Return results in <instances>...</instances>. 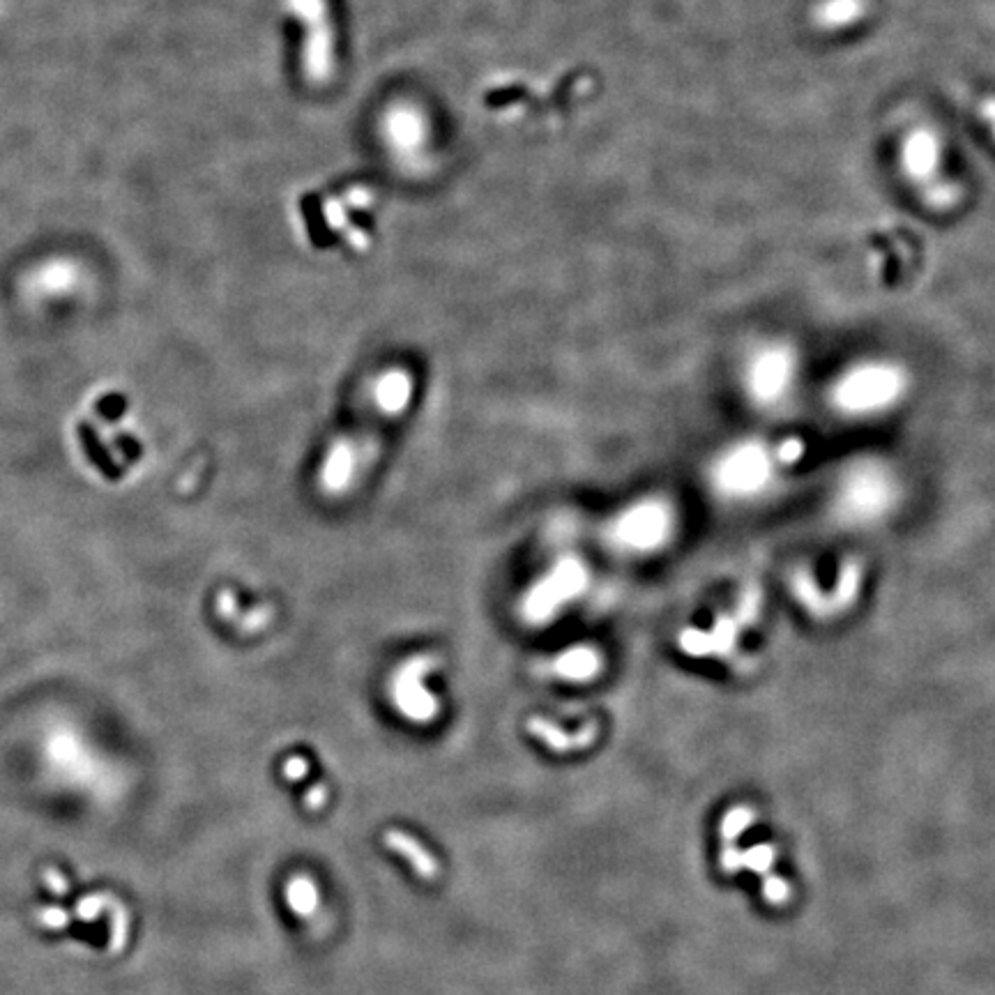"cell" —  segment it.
<instances>
[{
	"label": "cell",
	"mask_w": 995,
	"mask_h": 995,
	"mask_svg": "<svg viewBox=\"0 0 995 995\" xmlns=\"http://www.w3.org/2000/svg\"><path fill=\"white\" fill-rule=\"evenodd\" d=\"M899 477L885 461L862 459L850 463L834 486V512L848 526H873L899 503Z\"/></svg>",
	"instance_id": "cell-2"
},
{
	"label": "cell",
	"mask_w": 995,
	"mask_h": 995,
	"mask_svg": "<svg viewBox=\"0 0 995 995\" xmlns=\"http://www.w3.org/2000/svg\"><path fill=\"white\" fill-rule=\"evenodd\" d=\"M908 374L892 360H862L834 378L827 401L848 420H871L890 413L906 397Z\"/></svg>",
	"instance_id": "cell-1"
},
{
	"label": "cell",
	"mask_w": 995,
	"mask_h": 995,
	"mask_svg": "<svg viewBox=\"0 0 995 995\" xmlns=\"http://www.w3.org/2000/svg\"><path fill=\"white\" fill-rule=\"evenodd\" d=\"M288 901L300 915H311L318 908V892L311 880L298 878L288 887Z\"/></svg>",
	"instance_id": "cell-14"
},
{
	"label": "cell",
	"mask_w": 995,
	"mask_h": 995,
	"mask_svg": "<svg viewBox=\"0 0 995 995\" xmlns=\"http://www.w3.org/2000/svg\"><path fill=\"white\" fill-rule=\"evenodd\" d=\"M286 774L288 779H302L307 774V763L302 761V758H291V761L286 763Z\"/></svg>",
	"instance_id": "cell-15"
},
{
	"label": "cell",
	"mask_w": 995,
	"mask_h": 995,
	"mask_svg": "<svg viewBox=\"0 0 995 995\" xmlns=\"http://www.w3.org/2000/svg\"><path fill=\"white\" fill-rule=\"evenodd\" d=\"M774 477H777V454L758 440H747L726 450L712 473L717 491L735 500L761 496L770 489Z\"/></svg>",
	"instance_id": "cell-3"
},
{
	"label": "cell",
	"mask_w": 995,
	"mask_h": 995,
	"mask_svg": "<svg viewBox=\"0 0 995 995\" xmlns=\"http://www.w3.org/2000/svg\"><path fill=\"white\" fill-rule=\"evenodd\" d=\"M597 657L592 650H569L565 657H560L558 662V673L565 675L569 680H586L592 678L597 673Z\"/></svg>",
	"instance_id": "cell-13"
},
{
	"label": "cell",
	"mask_w": 995,
	"mask_h": 995,
	"mask_svg": "<svg viewBox=\"0 0 995 995\" xmlns=\"http://www.w3.org/2000/svg\"><path fill=\"white\" fill-rule=\"evenodd\" d=\"M424 673H427V666H422V662H415L404 668L399 673L397 682H394V701H397L399 710L410 717V721H417V724L431 721L438 710L436 698L422 685Z\"/></svg>",
	"instance_id": "cell-6"
},
{
	"label": "cell",
	"mask_w": 995,
	"mask_h": 995,
	"mask_svg": "<svg viewBox=\"0 0 995 995\" xmlns=\"http://www.w3.org/2000/svg\"><path fill=\"white\" fill-rule=\"evenodd\" d=\"M528 731L535 735V738L542 740L546 747H551L558 754H565V751H576L588 747V744L595 740V728H586L581 735H567L562 733L556 724H549L544 719H533L528 724Z\"/></svg>",
	"instance_id": "cell-11"
},
{
	"label": "cell",
	"mask_w": 995,
	"mask_h": 995,
	"mask_svg": "<svg viewBox=\"0 0 995 995\" xmlns=\"http://www.w3.org/2000/svg\"><path fill=\"white\" fill-rule=\"evenodd\" d=\"M864 0H823L814 10V24L823 30H841L862 19Z\"/></svg>",
	"instance_id": "cell-10"
},
{
	"label": "cell",
	"mask_w": 995,
	"mask_h": 995,
	"mask_svg": "<svg viewBox=\"0 0 995 995\" xmlns=\"http://www.w3.org/2000/svg\"><path fill=\"white\" fill-rule=\"evenodd\" d=\"M291 10L295 14H300L305 19V24L309 26V40H307V72L309 77H321L325 70V51H328V40L321 37V26H323V3L321 0H288Z\"/></svg>",
	"instance_id": "cell-8"
},
{
	"label": "cell",
	"mask_w": 995,
	"mask_h": 995,
	"mask_svg": "<svg viewBox=\"0 0 995 995\" xmlns=\"http://www.w3.org/2000/svg\"><path fill=\"white\" fill-rule=\"evenodd\" d=\"M385 843H387V848L404 857V860H408L410 867L415 869V873L420 878L429 880L438 873V864L434 860V855H431L429 850L422 846V843H417L413 837H408V834L399 832V830H387Z\"/></svg>",
	"instance_id": "cell-9"
},
{
	"label": "cell",
	"mask_w": 995,
	"mask_h": 995,
	"mask_svg": "<svg viewBox=\"0 0 995 995\" xmlns=\"http://www.w3.org/2000/svg\"><path fill=\"white\" fill-rule=\"evenodd\" d=\"M940 155H943V148H940L938 134L931 132L929 127H917L903 141L901 166L910 180L929 182L938 171Z\"/></svg>",
	"instance_id": "cell-7"
},
{
	"label": "cell",
	"mask_w": 995,
	"mask_h": 995,
	"mask_svg": "<svg viewBox=\"0 0 995 995\" xmlns=\"http://www.w3.org/2000/svg\"><path fill=\"white\" fill-rule=\"evenodd\" d=\"M671 512L659 503L636 507L618 523V539L634 549H652L671 533Z\"/></svg>",
	"instance_id": "cell-5"
},
{
	"label": "cell",
	"mask_w": 995,
	"mask_h": 995,
	"mask_svg": "<svg viewBox=\"0 0 995 995\" xmlns=\"http://www.w3.org/2000/svg\"><path fill=\"white\" fill-rule=\"evenodd\" d=\"M325 800H328V793H325V786H316V788H311L309 795H307V804L311 809H321Z\"/></svg>",
	"instance_id": "cell-16"
},
{
	"label": "cell",
	"mask_w": 995,
	"mask_h": 995,
	"mask_svg": "<svg viewBox=\"0 0 995 995\" xmlns=\"http://www.w3.org/2000/svg\"><path fill=\"white\" fill-rule=\"evenodd\" d=\"M79 438H81V443H83V450L88 452L90 461L95 463V468L100 470V473L104 477H109V480H118V477H120V468L116 466V463H113L111 454L102 445V440H100V436H97V431L93 427H90V424H79Z\"/></svg>",
	"instance_id": "cell-12"
},
{
	"label": "cell",
	"mask_w": 995,
	"mask_h": 995,
	"mask_svg": "<svg viewBox=\"0 0 995 995\" xmlns=\"http://www.w3.org/2000/svg\"><path fill=\"white\" fill-rule=\"evenodd\" d=\"M800 376V360L793 346L770 341L751 353L744 369V385L758 406H777L793 392Z\"/></svg>",
	"instance_id": "cell-4"
}]
</instances>
